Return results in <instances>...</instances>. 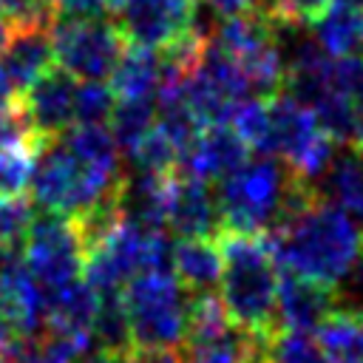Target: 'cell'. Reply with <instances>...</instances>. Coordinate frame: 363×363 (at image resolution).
Listing matches in <instances>:
<instances>
[{"label": "cell", "mask_w": 363, "mask_h": 363, "mask_svg": "<svg viewBox=\"0 0 363 363\" xmlns=\"http://www.w3.org/2000/svg\"><path fill=\"white\" fill-rule=\"evenodd\" d=\"M360 150H363V145H360Z\"/></svg>", "instance_id": "f35d334b"}, {"label": "cell", "mask_w": 363, "mask_h": 363, "mask_svg": "<svg viewBox=\"0 0 363 363\" xmlns=\"http://www.w3.org/2000/svg\"><path fill=\"white\" fill-rule=\"evenodd\" d=\"M343 3H349V6H363V0H343Z\"/></svg>", "instance_id": "74e56055"}, {"label": "cell", "mask_w": 363, "mask_h": 363, "mask_svg": "<svg viewBox=\"0 0 363 363\" xmlns=\"http://www.w3.org/2000/svg\"><path fill=\"white\" fill-rule=\"evenodd\" d=\"M51 65H54V51H51L48 28H37V26L9 28V37L0 48V68L17 96L28 88L31 79H37Z\"/></svg>", "instance_id": "9a60e30c"}, {"label": "cell", "mask_w": 363, "mask_h": 363, "mask_svg": "<svg viewBox=\"0 0 363 363\" xmlns=\"http://www.w3.org/2000/svg\"><path fill=\"white\" fill-rule=\"evenodd\" d=\"M318 187L326 201L354 218H363V150L340 147V153H335L326 164Z\"/></svg>", "instance_id": "ac0fdd59"}, {"label": "cell", "mask_w": 363, "mask_h": 363, "mask_svg": "<svg viewBox=\"0 0 363 363\" xmlns=\"http://www.w3.org/2000/svg\"><path fill=\"white\" fill-rule=\"evenodd\" d=\"M6 37H9V23H6L3 14H0V48H3V43H6Z\"/></svg>", "instance_id": "8d00e7d4"}, {"label": "cell", "mask_w": 363, "mask_h": 363, "mask_svg": "<svg viewBox=\"0 0 363 363\" xmlns=\"http://www.w3.org/2000/svg\"><path fill=\"white\" fill-rule=\"evenodd\" d=\"M312 31L329 57L363 54V6L332 0L326 11L312 23Z\"/></svg>", "instance_id": "d6986e66"}, {"label": "cell", "mask_w": 363, "mask_h": 363, "mask_svg": "<svg viewBox=\"0 0 363 363\" xmlns=\"http://www.w3.org/2000/svg\"><path fill=\"white\" fill-rule=\"evenodd\" d=\"M335 295H337V306L363 315V250L357 252L354 264L340 278V284L335 286Z\"/></svg>", "instance_id": "f546056e"}, {"label": "cell", "mask_w": 363, "mask_h": 363, "mask_svg": "<svg viewBox=\"0 0 363 363\" xmlns=\"http://www.w3.org/2000/svg\"><path fill=\"white\" fill-rule=\"evenodd\" d=\"M23 261L43 292L82 278L85 247L74 218L51 210L34 216L23 244Z\"/></svg>", "instance_id": "8992f818"}, {"label": "cell", "mask_w": 363, "mask_h": 363, "mask_svg": "<svg viewBox=\"0 0 363 363\" xmlns=\"http://www.w3.org/2000/svg\"><path fill=\"white\" fill-rule=\"evenodd\" d=\"M133 162L142 173H159L167 176L182 164V153L179 147L170 142V136L153 122V128L139 139V145L133 147Z\"/></svg>", "instance_id": "484cf974"}, {"label": "cell", "mask_w": 363, "mask_h": 363, "mask_svg": "<svg viewBox=\"0 0 363 363\" xmlns=\"http://www.w3.org/2000/svg\"><path fill=\"white\" fill-rule=\"evenodd\" d=\"M252 0H210V9L218 14V17H227V14H235L241 9H247Z\"/></svg>", "instance_id": "836d02e7"}, {"label": "cell", "mask_w": 363, "mask_h": 363, "mask_svg": "<svg viewBox=\"0 0 363 363\" xmlns=\"http://www.w3.org/2000/svg\"><path fill=\"white\" fill-rule=\"evenodd\" d=\"M142 250H145V230L122 216L102 238H96L85 250L82 278L96 289H122V284L142 269Z\"/></svg>", "instance_id": "52a82bcc"}, {"label": "cell", "mask_w": 363, "mask_h": 363, "mask_svg": "<svg viewBox=\"0 0 363 363\" xmlns=\"http://www.w3.org/2000/svg\"><path fill=\"white\" fill-rule=\"evenodd\" d=\"M11 340H14V332L0 320V360H3V354L9 352V346H11Z\"/></svg>", "instance_id": "d590c367"}, {"label": "cell", "mask_w": 363, "mask_h": 363, "mask_svg": "<svg viewBox=\"0 0 363 363\" xmlns=\"http://www.w3.org/2000/svg\"><path fill=\"white\" fill-rule=\"evenodd\" d=\"M43 289L31 278L23 252H0V320L14 335L43 332Z\"/></svg>", "instance_id": "30bf717a"}, {"label": "cell", "mask_w": 363, "mask_h": 363, "mask_svg": "<svg viewBox=\"0 0 363 363\" xmlns=\"http://www.w3.org/2000/svg\"><path fill=\"white\" fill-rule=\"evenodd\" d=\"M332 363H363V315L335 306L315 329Z\"/></svg>", "instance_id": "ffe728a7"}, {"label": "cell", "mask_w": 363, "mask_h": 363, "mask_svg": "<svg viewBox=\"0 0 363 363\" xmlns=\"http://www.w3.org/2000/svg\"><path fill=\"white\" fill-rule=\"evenodd\" d=\"M337 306L335 286L295 275L289 269H278V292H275V323L281 329L315 332L320 320Z\"/></svg>", "instance_id": "8fae6325"}, {"label": "cell", "mask_w": 363, "mask_h": 363, "mask_svg": "<svg viewBox=\"0 0 363 363\" xmlns=\"http://www.w3.org/2000/svg\"><path fill=\"white\" fill-rule=\"evenodd\" d=\"M221 247V303L230 320L250 332L269 337L275 323L278 264L264 233H218Z\"/></svg>", "instance_id": "7a4b0ae2"}, {"label": "cell", "mask_w": 363, "mask_h": 363, "mask_svg": "<svg viewBox=\"0 0 363 363\" xmlns=\"http://www.w3.org/2000/svg\"><path fill=\"white\" fill-rule=\"evenodd\" d=\"M119 363H184V352H179V346H136V343H130V349L125 354H119Z\"/></svg>", "instance_id": "4dcf8cb0"}, {"label": "cell", "mask_w": 363, "mask_h": 363, "mask_svg": "<svg viewBox=\"0 0 363 363\" xmlns=\"http://www.w3.org/2000/svg\"><path fill=\"white\" fill-rule=\"evenodd\" d=\"M159 77H162V65L153 48L125 43L105 79L113 99H133V96H153Z\"/></svg>", "instance_id": "e0dca14e"}, {"label": "cell", "mask_w": 363, "mask_h": 363, "mask_svg": "<svg viewBox=\"0 0 363 363\" xmlns=\"http://www.w3.org/2000/svg\"><path fill=\"white\" fill-rule=\"evenodd\" d=\"M113 108V94L108 85L88 79L74 91V125H105Z\"/></svg>", "instance_id": "83f0119b"}, {"label": "cell", "mask_w": 363, "mask_h": 363, "mask_svg": "<svg viewBox=\"0 0 363 363\" xmlns=\"http://www.w3.org/2000/svg\"><path fill=\"white\" fill-rule=\"evenodd\" d=\"M48 34L54 62L77 82H102L125 45L119 28L108 17H57Z\"/></svg>", "instance_id": "5b68a950"}, {"label": "cell", "mask_w": 363, "mask_h": 363, "mask_svg": "<svg viewBox=\"0 0 363 363\" xmlns=\"http://www.w3.org/2000/svg\"><path fill=\"white\" fill-rule=\"evenodd\" d=\"M156 122V99L153 96H133V99H113L111 116H108V133L113 136L116 147H122L128 156L139 145V139L153 128Z\"/></svg>", "instance_id": "7402d4cb"}, {"label": "cell", "mask_w": 363, "mask_h": 363, "mask_svg": "<svg viewBox=\"0 0 363 363\" xmlns=\"http://www.w3.org/2000/svg\"><path fill=\"white\" fill-rule=\"evenodd\" d=\"M77 363H119V354H111V352L96 349V352H88V354H79Z\"/></svg>", "instance_id": "e575fe53"}, {"label": "cell", "mask_w": 363, "mask_h": 363, "mask_svg": "<svg viewBox=\"0 0 363 363\" xmlns=\"http://www.w3.org/2000/svg\"><path fill=\"white\" fill-rule=\"evenodd\" d=\"M40 150L43 145L34 136H26L0 147V196H17L28 190Z\"/></svg>", "instance_id": "cb8c5ba5"}, {"label": "cell", "mask_w": 363, "mask_h": 363, "mask_svg": "<svg viewBox=\"0 0 363 363\" xmlns=\"http://www.w3.org/2000/svg\"><path fill=\"white\" fill-rule=\"evenodd\" d=\"M122 303L136 346H179L184 337L187 295L173 272L142 269L122 284Z\"/></svg>", "instance_id": "277c9868"}, {"label": "cell", "mask_w": 363, "mask_h": 363, "mask_svg": "<svg viewBox=\"0 0 363 363\" xmlns=\"http://www.w3.org/2000/svg\"><path fill=\"white\" fill-rule=\"evenodd\" d=\"M312 116L318 128L340 147H360L363 145V116L360 111L349 102V96L337 88L326 91L315 105Z\"/></svg>", "instance_id": "44dd1931"}, {"label": "cell", "mask_w": 363, "mask_h": 363, "mask_svg": "<svg viewBox=\"0 0 363 363\" xmlns=\"http://www.w3.org/2000/svg\"><path fill=\"white\" fill-rule=\"evenodd\" d=\"M74 91L77 79L60 65H51L17 96L28 130L43 147L74 125Z\"/></svg>", "instance_id": "ba28073f"}, {"label": "cell", "mask_w": 363, "mask_h": 363, "mask_svg": "<svg viewBox=\"0 0 363 363\" xmlns=\"http://www.w3.org/2000/svg\"><path fill=\"white\" fill-rule=\"evenodd\" d=\"M264 363H332L312 332L275 329L264 346Z\"/></svg>", "instance_id": "d4e9b609"}, {"label": "cell", "mask_w": 363, "mask_h": 363, "mask_svg": "<svg viewBox=\"0 0 363 363\" xmlns=\"http://www.w3.org/2000/svg\"><path fill=\"white\" fill-rule=\"evenodd\" d=\"M250 156L252 150L227 122H213L196 133L179 167L204 182H221L224 176L238 170Z\"/></svg>", "instance_id": "5bb4252c"}, {"label": "cell", "mask_w": 363, "mask_h": 363, "mask_svg": "<svg viewBox=\"0 0 363 363\" xmlns=\"http://www.w3.org/2000/svg\"><path fill=\"white\" fill-rule=\"evenodd\" d=\"M43 295H45L43 332H54V335L71 337L82 346H91V329H94L99 292L85 278H74L57 289L43 292Z\"/></svg>", "instance_id": "4fadbf2b"}, {"label": "cell", "mask_w": 363, "mask_h": 363, "mask_svg": "<svg viewBox=\"0 0 363 363\" xmlns=\"http://www.w3.org/2000/svg\"><path fill=\"white\" fill-rule=\"evenodd\" d=\"M91 340L96 343V349L111 352V354H125L130 349L133 340H130V326H128V315H125V303H122L119 289L99 292Z\"/></svg>", "instance_id": "603a6c76"}, {"label": "cell", "mask_w": 363, "mask_h": 363, "mask_svg": "<svg viewBox=\"0 0 363 363\" xmlns=\"http://www.w3.org/2000/svg\"><path fill=\"white\" fill-rule=\"evenodd\" d=\"M184 363H244L241 349L235 346H204V349H187Z\"/></svg>", "instance_id": "d6a6232c"}, {"label": "cell", "mask_w": 363, "mask_h": 363, "mask_svg": "<svg viewBox=\"0 0 363 363\" xmlns=\"http://www.w3.org/2000/svg\"><path fill=\"white\" fill-rule=\"evenodd\" d=\"M113 0H57V17H108Z\"/></svg>", "instance_id": "1f68e13d"}, {"label": "cell", "mask_w": 363, "mask_h": 363, "mask_svg": "<svg viewBox=\"0 0 363 363\" xmlns=\"http://www.w3.org/2000/svg\"><path fill=\"white\" fill-rule=\"evenodd\" d=\"M269 250L278 269L337 286L363 250V230L337 204L318 199L292 218L269 227Z\"/></svg>", "instance_id": "6da1fadb"}, {"label": "cell", "mask_w": 363, "mask_h": 363, "mask_svg": "<svg viewBox=\"0 0 363 363\" xmlns=\"http://www.w3.org/2000/svg\"><path fill=\"white\" fill-rule=\"evenodd\" d=\"M31 218L34 201L26 193L0 196V252H23Z\"/></svg>", "instance_id": "4316f807"}, {"label": "cell", "mask_w": 363, "mask_h": 363, "mask_svg": "<svg viewBox=\"0 0 363 363\" xmlns=\"http://www.w3.org/2000/svg\"><path fill=\"white\" fill-rule=\"evenodd\" d=\"M167 227L179 238L218 235V216L210 182L176 167L167 190Z\"/></svg>", "instance_id": "7c38bea8"}, {"label": "cell", "mask_w": 363, "mask_h": 363, "mask_svg": "<svg viewBox=\"0 0 363 363\" xmlns=\"http://www.w3.org/2000/svg\"><path fill=\"white\" fill-rule=\"evenodd\" d=\"M170 272L179 286L190 295L210 292L221 275V247L216 235H190L173 244Z\"/></svg>", "instance_id": "2e32d148"}, {"label": "cell", "mask_w": 363, "mask_h": 363, "mask_svg": "<svg viewBox=\"0 0 363 363\" xmlns=\"http://www.w3.org/2000/svg\"><path fill=\"white\" fill-rule=\"evenodd\" d=\"M193 6V0H113L108 20L125 43L159 48L190 23Z\"/></svg>", "instance_id": "9c48e42d"}, {"label": "cell", "mask_w": 363, "mask_h": 363, "mask_svg": "<svg viewBox=\"0 0 363 363\" xmlns=\"http://www.w3.org/2000/svg\"><path fill=\"white\" fill-rule=\"evenodd\" d=\"M332 82H335L337 91H343L349 96V102L363 116V54L335 57V62H332Z\"/></svg>", "instance_id": "f1b7e54d"}, {"label": "cell", "mask_w": 363, "mask_h": 363, "mask_svg": "<svg viewBox=\"0 0 363 363\" xmlns=\"http://www.w3.org/2000/svg\"><path fill=\"white\" fill-rule=\"evenodd\" d=\"M286 167L275 156L247 159L218 182L216 216L218 233H267L278 216Z\"/></svg>", "instance_id": "3957f363"}]
</instances>
